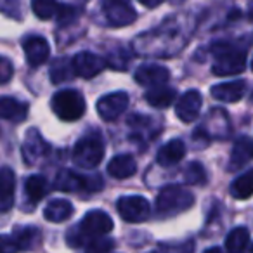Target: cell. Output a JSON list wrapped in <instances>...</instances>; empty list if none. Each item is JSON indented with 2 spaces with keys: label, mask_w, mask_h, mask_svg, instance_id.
<instances>
[{
  "label": "cell",
  "mask_w": 253,
  "mask_h": 253,
  "mask_svg": "<svg viewBox=\"0 0 253 253\" xmlns=\"http://www.w3.org/2000/svg\"><path fill=\"white\" fill-rule=\"evenodd\" d=\"M215 61L211 71L217 77H231L241 73L246 68V52L227 42H217L211 45Z\"/></svg>",
  "instance_id": "1"
},
{
  "label": "cell",
  "mask_w": 253,
  "mask_h": 253,
  "mask_svg": "<svg viewBox=\"0 0 253 253\" xmlns=\"http://www.w3.org/2000/svg\"><path fill=\"white\" fill-rule=\"evenodd\" d=\"M113 218L102 210H90L84 218L77 231L68 232V243L73 246H82V239H94L106 236L113 231Z\"/></svg>",
  "instance_id": "2"
},
{
  "label": "cell",
  "mask_w": 253,
  "mask_h": 253,
  "mask_svg": "<svg viewBox=\"0 0 253 253\" xmlns=\"http://www.w3.org/2000/svg\"><path fill=\"white\" fill-rule=\"evenodd\" d=\"M194 205V196L187 189L177 184H170L165 186L160 191L158 198H156V211L163 217H172V215H179L182 211L189 210Z\"/></svg>",
  "instance_id": "3"
},
{
  "label": "cell",
  "mask_w": 253,
  "mask_h": 253,
  "mask_svg": "<svg viewBox=\"0 0 253 253\" xmlns=\"http://www.w3.org/2000/svg\"><path fill=\"white\" fill-rule=\"evenodd\" d=\"M50 108L56 113L57 118L63 122H77L85 115L87 104H85L84 95L78 90L64 88V90H59L52 95Z\"/></svg>",
  "instance_id": "4"
},
{
  "label": "cell",
  "mask_w": 253,
  "mask_h": 253,
  "mask_svg": "<svg viewBox=\"0 0 253 253\" xmlns=\"http://www.w3.org/2000/svg\"><path fill=\"white\" fill-rule=\"evenodd\" d=\"M102 156H104V142L99 134H88L75 144L73 162L80 169H95L102 162Z\"/></svg>",
  "instance_id": "5"
},
{
  "label": "cell",
  "mask_w": 253,
  "mask_h": 253,
  "mask_svg": "<svg viewBox=\"0 0 253 253\" xmlns=\"http://www.w3.org/2000/svg\"><path fill=\"white\" fill-rule=\"evenodd\" d=\"M54 187L66 193H95L102 189V179L101 175H80L70 170H61Z\"/></svg>",
  "instance_id": "6"
},
{
  "label": "cell",
  "mask_w": 253,
  "mask_h": 253,
  "mask_svg": "<svg viewBox=\"0 0 253 253\" xmlns=\"http://www.w3.org/2000/svg\"><path fill=\"white\" fill-rule=\"evenodd\" d=\"M120 217L130 224H139L144 222L151 215V205L142 196H123L116 203Z\"/></svg>",
  "instance_id": "7"
},
{
  "label": "cell",
  "mask_w": 253,
  "mask_h": 253,
  "mask_svg": "<svg viewBox=\"0 0 253 253\" xmlns=\"http://www.w3.org/2000/svg\"><path fill=\"white\" fill-rule=\"evenodd\" d=\"M102 12L108 25L115 28L132 25L137 18V12L134 11L128 0H102Z\"/></svg>",
  "instance_id": "8"
},
{
  "label": "cell",
  "mask_w": 253,
  "mask_h": 253,
  "mask_svg": "<svg viewBox=\"0 0 253 253\" xmlns=\"http://www.w3.org/2000/svg\"><path fill=\"white\" fill-rule=\"evenodd\" d=\"M128 94L126 92H113L97 101V113L104 122H113L128 108Z\"/></svg>",
  "instance_id": "9"
},
{
  "label": "cell",
  "mask_w": 253,
  "mask_h": 253,
  "mask_svg": "<svg viewBox=\"0 0 253 253\" xmlns=\"http://www.w3.org/2000/svg\"><path fill=\"white\" fill-rule=\"evenodd\" d=\"M71 64H73V70H75V75L82 78H94L108 66L102 57H99L97 54L94 52H78L77 56L71 59Z\"/></svg>",
  "instance_id": "10"
},
{
  "label": "cell",
  "mask_w": 253,
  "mask_h": 253,
  "mask_svg": "<svg viewBox=\"0 0 253 253\" xmlns=\"http://www.w3.org/2000/svg\"><path fill=\"white\" fill-rule=\"evenodd\" d=\"M134 78L142 87H158V85H167V82L170 80V70L160 64H144L135 71Z\"/></svg>",
  "instance_id": "11"
},
{
  "label": "cell",
  "mask_w": 253,
  "mask_h": 253,
  "mask_svg": "<svg viewBox=\"0 0 253 253\" xmlns=\"http://www.w3.org/2000/svg\"><path fill=\"white\" fill-rule=\"evenodd\" d=\"M23 50H25L26 61H28L30 66H42L50 56V47L47 43L45 39L42 37H28V39L23 42Z\"/></svg>",
  "instance_id": "12"
},
{
  "label": "cell",
  "mask_w": 253,
  "mask_h": 253,
  "mask_svg": "<svg viewBox=\"0 0 253 253\" xmlns=\"http://www.w3.org/2000/svg\"><path fill=\"white\" fill-rule=\"evenodd\" d=\"M203 97L198 90H187L182 97L175 102V113L184 123H191L198 118L201 109Z\"/></svg>",
  "instance_id": "13"
},
{
  "label": "cell",
  "mask_w": 253,
  "mask_h": 253,
  "mask_svg": "<svg viewBox=\"0 0 253 253\" xmlns=\"http://www.w3.org/2000/svg\"><path fill=\"white\" fill-rule=\"evenodd\" d=\"M253 160V139L248 135H241L236 139L232 146L231 158H229V172L239 170Z\"/></svg>",
  "instance_id": "14"
},
{
  "label": "cell",
  "mask_w": 253,
  "mask_h": 253,
  "mask_svg": "<svg viewBox=\"0 0 253 253\" xmlns=\"http://www.w3.org/2000/svg\"><path fill=\"white\" fill-rule=\"evenodd\" d=\"M49 153V144L45 142V139L35 130H32L26 134V139H25V144H23V155H25V162L33 165L37 163V160L42 158Z\"/></svg>",
  "instance_id": "15"
},
{
  "label": "cell",
  "mask_w": 253,
  "mask_h": 253,
  "mask_svg": "<svg viewBox=\"0 0 253 253\" xmlns=\"http://www.w3.org/2000/svg\"><path fill=\"white\" fill-rule=\"evenodd\" d=\"M246 94V82L236 80L227 84H218L211 87V97L222 102H238Z\"/></svg>",
  "instance_id": "16"
},
{
  "label": "cell",
  "mask_w": 253,
  "mask_h": 253,
  "mask_svg": "<svg viewBox=\"0 0 253 253\" xmlns=\"http://www.w3.org/2000/svg\"><path fill=\"white\" fill-rule=\"evenodd\" d=\"M16 175L9 167L0 169V211H9L14 205Z\"/></svg>",
  "instance_id": "17"
},
{
  "label": "cell",
  "mask_w": 253,
  "mask_h": 253,
  "mask_svg": "<svg viewBox=\"0 0 253 253\" xmlns=\"http://www.w3.org/2000/svg\"><path fill=\"white\" fill-rule=\"evenodd\" d=\"M26 116H28V106L25 102L18 101L14 97H9V95L0 97V118L19 123L25 122Z\"/></svg>",
  "instance_id": "18"
},
{
  "label": "cell",
  "mask_w": 253,
  "mask_h": 253,
  "mask_svg": "<svg viewBox=\"0 0 253 253\" xmlns=\"http://www.w3.org/2000/svg\"><path fill=\"white\" fill-rule=\"evenodd\" d=\"M186 156V142L182 139H172L170 142H167L163 148H160L156 162L163 167L175 165V163L182 162V158Z\"/></svg>",
  "instance_id": "19"
},
{
  "label": "cell",
  "mask_w": 253,
  "mask_h": 253,
  "mask_svg": "<svg viewBox=\"0 0 253 253\" xmlns=\"http://www.w3.org/2000/svg\"><path fill=\"white\" fill-rule=\"evenodd\" d=\"M108 172L115 179H128L137 172V163L130 155H118L108 163Z\"/></svg>",
  "instance_id": "20"
},
{
  "label": "cell",
  "mask_w": 253,
  "mask_h": 253,
  "mask_svg": "<svg viewBox=\"0 0 253 253\" xmlns=\"http://www.w3.org/2000/svg\"><path fill=\"white\" fill-rule=\"evenodd\" d=\"M177 97L175 88L172 87H165V85H158V87H151L146 92V101L149 102L155 108H169L170 104H173Z\"/></svg>",
  "instance_id": "21"
},
{
  "label": "cell",
  "mask_w": 253,
  "mask_h": 253,
  "mask_svg": "<svg viewBox=\"0 0 253 253\" xmlns=\"http://www.w3.org/2000/svg\"><path fill=\"white\" fill-rule=\"evenodd\" d=\"M50 187L49 182L45 180V177L42 175H32L26 179L25 182V194L33 205L39 203L42 198H45L49 194Z\"/></svg>",
  "instance_id": "22"
},
{
  "label": "cell",
  "mask_w": 253,
  "mask_h": 253,
  "mask_svg": "<svg viewBox=\"0 0 253 253\" xmlns=\"http://www.w3.org/2000/svg\"><path fill=\"white\" fill-rule=\"evenodd\" d=\"M73 215V207L66 200H54L43 210V217L49 222H66Z\"/></svg>",
  "instance_id": "23"
},
{
  "label": "cell",
  "mask_w": 253,
  "mask_h": 253,
  "mask_svg": "<svg viewBox=\"0 0 253 253\" xmlns=\"http://www.w3.org/2000/svg\"><path fill=\"white\" fill-rule=\"evenodd\" d=\"M231 194L236 200H248L250 196H253V169L232 180Z\"/></svg>",
  "instance_id": "24"
},
{
  "label": "cell",
  "mask_w": 253,
  "mask_h": 253,
  "mask_svg": "<svg viewBox=\"0 0 253 253\" xmlns=\"http://www.w3.org/2000/svg\"><path fill=\"white\" fill-rule=\"evenodd\" d=\"M250 241V231L246 227H236L229 232L225 239V250L227 252H243L248 248Z\"/></svg>",
  "instance_id": "25"
},
{
  "label": "cell",
  "mask_w": 253,
  "mask_h": 253,
  "mask_svg": "<svg viewBox=\"0 0 253 253\" xmlns=\"http://www.w3.org/2000/svg\"><path fill=\"white\" fill-rule=\"evenodd\" d=\"M73 75H75L73 64H71V61L66 59V57L54 61V64L50 66V80H52L54 84H64V82L70 80Z\"/></svg>",
  "instance_id": "26"
},
{
  "label": "cell",
  "mask_w": 253,
  "mask_h": 253,
  "mask_svg": "<svg viewBox=\"0 0 253 253\" xmlns=\"http://www.w3.org/2000/svg\"><path fill=\"white\" fill-rule=\"evenodd\" d=\"M14 241L18 245V250H28L33 248V246L39 245L40 241V232L33 227H25L19 229V231L14 232Z\"/></svg>",
  "instance_id": "27"
},
{
  "label": "cell",
  "mask_w": 253,
  "mask_h": 253,
  "mask_svg": "<svg viewBox=\"0 0 253 253\" xmlns=\"http://www.w3.org/2000/svg\"><path fill=\"white\" fill-rule=\"evenodd\" d=\"M208 180L207 170L201 163L193 162L187 165L186 172H184V182L191 184V186H205Z\"/></svg>",
  "instance_id": "28"
},
{
  "label": "cell",
  "mask_w": 253,
  "mask_h": 253,
  "mask_svg": "<svg viewBox=\"0 0 253 253\" xmlns=\"http://www.w3.org/2000/svg\"><path fill=\"white\" fill-rule=\"evenodd\" d=\"M32 11L39 19H50L56 16V0H32Z\"/></svg>",
  "instance_id": "29"
},
{
  "label": "cell",
  "mask_w": 253,
  "mask_h": 253,
  "mask_svg": "<svg viewBox=\"0 0 253 253\" xmlns=\"http://www.w3.org/2000/svg\"><path fill=\"white\" fill-rule=\"evenodd\" d=\"M85 248H87L88 252H109V250L115 248V243H113L111 239H104L102 236H99V238L88 239Z\"/></svg>",
  "instance_id": "30"
},
{
  "label": "cell",
  "mask_w": 253,
  "mask_h": 253,
  "mask_svg": "<svg viewBox=\"0 0 253 253\" xmlns=\"http://www.w3.org/2000/svg\"><path fill=\"white\" fill-rule=\"evenodd\" d=\"M118 61H122V64H123V68H128V64H130V59H128V54H126V50H122L120 49L118 52H113L111 56L108 57V66H111V68H115V70H120V63Z\"/></svg>",
  "instance_id": "31"
},
{
  "label": "cell",
  "mask_w": 253,
  "mask_h": 253,
  "mask_svg": "<svg viewBox=\"0 0 253 253\" xmlns=\"http://www.w3.org/2000/svg\"><path fill=\"white\" fill-rule=\"evenodd\" d=\"M12 75H14V66L7 57L0 56V84H7L11 82Z\"/></svg>",
  "instance_id": "32"
},
{
  "label": "cell",
  "mask_w": 253,
  "mask_h": 253,
  "mask_svg": "<svg viewBox=\"0 0 253 253\" xmlns=\"http://www.w3.org/2000/svg\"><path fill=\"white\" fill-rule=\"evenodd\" d=\"M18 245H16L14 238H7V236H0V253L5 252H16Z\"/></svg>",
  "instance_id": "33"
},
{
  "label": "cell",
  "mask_w": 253,
  "mask_h": 253,
  "mask_svg": "<svg viewBox=\"0 0 253 253\" xmlns=\"http://www.w3.org/2000/svg\"><path fill=\"white\" fill-rule=\"evenodd\" d=\"M139 2L144 4L146 7H149V9H155V7H158V5L163 4V0H139Z\"/></svg>",
  "instance_id": "34"
},
{
  "label": "cell",
  "mask_w": 253,
  "mask_h": 253,
  "mask_svg": "<svg viewBox=\"0 0 253 253\" xmlns=\"http://www.w3.org/2000/svg\"><path fill=\"white\" fill-rule=\"evenodd\" d=\"M250 250H252V252H253V245H252V246H250Z\"/></svg>",
  "instance_id": "35"
},
{
  "label": "cell",
  "mask_w": 253,
  "mask_h": 253,
  "mask_svg": "<svg viewBox=\"0 0 253 253\" xmlns=\"http://www.w3.org/2000/svg\"><path fill=\"white\" fill-rule=\"evenodd\" d=\"M252 70H253V59H252Z\"/></svg>",
  "instance_id": "36"
},
{
  "label": "cell",
  "mask_w": 253,
  "mask_h": 253,
  "mask_svg": "<svg viewBox=\"0 0 253 253\" xmlns=\"http://www.w3.org/2000/svg\"><path fill=\"white\" fill-rule=\"evenodd\" d=\"M252 101H253V92H252Z\"/></svg>",
  "instance_id": "37"
}]
</instances>
